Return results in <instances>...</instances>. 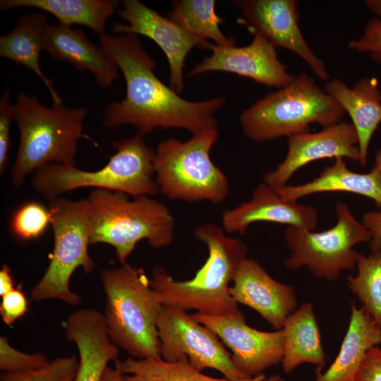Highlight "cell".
Wrapping results in <instances>:
<instances>
[{
    "instance_id": "6da1fadb",
    "label": "cell",
    "mask_w": 381,
    "mask_h": 381,
    "mask_svg": "<svg viewBox=\"0 0 381 381\" xmlns=\"http://www.w3.org/2000/svg\"><path fill=\"white\" fill-rule=\"evenodd\" d=\"M99 41L105 54L122 72L126 85L125 98L107 106L105 127L129 124L145 135L157 128L186 129L192 135L217 128L214 115L225 104V97L200 102L181 97L157 76L156 62L136 35L105 33Z\"/></svg>"
},
{
    "instance_id": "7a4b0ae2",
    "label": "cell",
    "mask_w": 381,
    "mask_h": 381,
    "mask_svg": "<svg viewBox=\"0 0 381 381\" xmlns=\"http://www.w3.org/2000/svg\"><path fill=\"white\" fill-rule=\"evenodd\" d=\"M195 237L204 243L208 257L195 276L184 281L174 280L161 266L155 267L150 279L151 287L162 305L212 316L231 315L239 311L230 292L248 248L240 239L227 236L224 229L212 223L197 226Z\"/></svg>"
},
{
    "instance_id": "3957f363",
    "label": "cell",
    "mask_w": 381,
    "mask_h": 381,
    "mask_svg": "<svg viewBox=\"0 0 381 381\" xmlns=\"http://www.w3.org/2000/svg\"><path fill=\"white\" fill-rule=\"evenodd\" d=\"M103 313L111 341L132 358H161L157 321L162 307L142 268L126 265L104 270Z\"/></svg>"
},
{
    "instance_id": "277c9868",
    "label": "cell",
    "mask_w": 381,
    "mask_h": 381,
    "mask_svg": "<svg viewBox=\"0 0 381 381\" xmlns=\"http://www.w3.org/2000/svg\"><path fill=\"white\" fill-rule=\"evenodd\" d=\"M20 135L12 183L20 186L33 171L50 164L75 165L78 145L83 135L85 107L63 104L48 107L34 96L20 92L14 104Z\"/></svg>"
},
{
    "instance_id": "5b68a950",
    "label": "cell",
    "mask_w": 381,
    "mask_h": 381,
    "mask_svg": "<svg viewBox=\"0 0 381 381\" xmlns=\"http://www.w3.org/2000/svg\"><path fill=\"white\" fill-rule=\"evenodd\" d=\"M145 136L138 131L132 137L114 142L116 152L97 171L50 164L35 171L32 185L49 201L85 187L121 192L133 198L155 195L159 192L154 179L155 150L147 145Z\"/></svg>"
},
{
    "instance_id": "8992f818",
    "label": "cell",
    "mask_w": 381,
    "mask_h": 381,
    "mask_svg": "<svg viewBox=\"0 0 381 381\" xmlns=\"http://www.w3.org/2000/svg\"><path fill=\"white\" fill-rule=\"evenodd\" d=\"M90 220V244L113 246L122 265L144 239L153 248L169 245L175 221L162 202L150 196L129 198L128 195L93 189L87 198Z\"/></svg>"
},
{
    "instance_id": "52a82bcc",
    "label": "cell",
    "mask_w": 381,
    "mask_h": 381,
    "mask_svg": "<svg viewBox=\"0 0 381 381\" xmlns=\"http://www.w3.org/2000/svg\"><path fill=\"white\" fill-rule=\"evenodd\" d=\"M345 114L312 77L301 73L257 100L241 113L239 121L246 137L265 142L309 132L312 123L326 127L339 123Z\"/></svg>"
},
{
    "instance_id": "ba28073f",
    "label": "cell",
    "mask_w": 381,
    "mask_h": 381,
    "mask_svg": "<svg viewBox=\"0 0 381 381\" xmlns=\"http://www.w3.org/2000/svg\"><path fill=\"white\" fill-rule=\"evenodd\" d=\"M218 138L216 128L193 134L184 142L176 138L162 141L154 160L159 191L170 200L224 202L229 192V183L210 156Z\"/></svg>"
},
{
    "instance_id": "9c48e42d",
    "label": "cell",
    "mask_w": 381,
    "mask_h": 381,
    "mask_svg": "<svg viewBox=\"0 0 381 381\" xmlns=\"http://www.w3.org/2000/svg\"><path fill=\"white\" fill-rule=\"evenodd\" d=\"M54 250L44 274L32 288L34 301L54 299L76 306L81 297L70 289L71 276L82 267L90 273L95 262L88 253L90 220L87 199L70 200L59 197L50 200Z\"/></svg>"
},
{
    "instance_id": "30bf717a",
    "label": "cell",
    "mask_w": 381,
    "mask_h": 381,
    "mask_svg": "<svg viewBox=\"0 0 381 381\" xmlns=\"http://www.w3.org/2000/svg\"><path fill=\"white\" fill-rule=\"evenodd\" d=\"M334 210L337 222L325 231L286 227L284 238L291 251L284 262L287 269L306 267L315 277L334 282L342 270L356 266L361 253L353 246L369 243L372 233L353 216L346 203L337 201Z\"/></svg>"
},
{
    "instance_id": "8fae6325",
    "label": "cell",
    "mask_w": 381,
    "mask_h": 381,
    "mask_svg": "<svg viewBox=\"0 0 381 381\" xmlns=\"http://www.w3.org/2000/svg\"><path fill=\"white\" fill-rule=\"evenodd\" d=\"M161 357L175 361L183 356L197 370L215 369L225 378L241 381L249 378L236 368L229 353L217 335L196 321L187 311L162 305L158 321Z\"/></svg>"
},
{
    "instance_id": "7c38bea8",
    "label": "cell",
    "mask_w": 381,
    "mask_h": 381,
    "mask_svg": "<svg viewBox=\"0 0 381 381\" xmlns=\"http://www.w3.org/2000/svg\"><path fill=\"white\" fill-rule=\"evenodd\" d=\"M192 317L213 331L231 349L234 365L246 377L262 374L266 369L282 362L284 348L282 329L274 332L254 329L246 324L240 310L223 316L196 312Z\"/></svg>"
},
{
    "instance_id": "4fadbf2b",
    "label": "cell",
    "mask_w": 381,
    "mask_h": 381,
    "mask_svg": "<svg viewBox=\"0 0 381 381\" xmlns=\"http://www.w3.org/2000/svg\"><path fill=\"white\" fill-rule=\"evenodd\" d=\"M121 4L118 13L127 23H115L112 32L143 35L154 41L167 59L170 87L179 95L182 93L186 56L193 47H202L207 40L186 32L138 0H124Z\"/></svg>"
},
{
    "instance_id": "5bb4252c",
    "label": "cell",
    "mask_w": 381,
    "mask_h": 381,
    "mask_svg": "<svg viewBox=\"0 0 381 381\" xmlns=\"http://www.w3.org/2000/svg\"><path fill=\"white\" fill-rule=\"evenodd\" d=\"M253 30L265 37L276 49L298 55L322 80L329 78L325 64L308 44L298 24L295 0H238L234 1Z\"/></svg>"
},
{
    "instance_id": "9a60e30c",
    "label": "cell",
    "mask_w": 381,
    "mask_h": 381,
    "mask_svg": "<svg viewBox=\"0 0 381 381\" xmlns=\"http://www.w3.org/2000/svg\"><path fill=\"white\" fill-rule=\"evenodd\" d=\"M253 35L250 44L243 47H221L206 41L202 47L211 54L196 64L188 76L224 71L277 89L291 83L295 75L279 59L276 48L260 34L253 32Z\"/></svg>"
},
{
    "instance_id": "2e32d148",
    "label": "cell",
    "mask_w": 381,
    "mask_h": 381,
    "mask_svg": "<svg viewBox=\"0 0 381 381\" xmlns=\"http://www.w3.org/2000/svg\"><path fill=\"white\" fill-rule=\"evenodd\" d=\"M325 158L359 160L358 139L351 123L322 127L315 133H303L288 137L284 159L272 171L265 174L263 182L273 188L287 185L296 171L308 163Z\"/></svg>"
},
{
    "instance_id": "e0dca14e",
    "label": "cell",
    "mask_w": 381,
    "mask_h": 381,
    "mask_svg": "<svg viewBox=\"0 0 381 381\" xmlns=\"http://www.w3.org/2000/svg\"><path fill=\"white\" fill-rule=\"evenodd\" d=\"M230 292L237 303L258 312L276 330L283 328L297 307L294 287L273 279L252 258H246L240 264Z\"/></svg>"
},
{
    "instance_id": "ac0fdd59",
    "label": "cell",
    "mask_w": 381,
    "mask_h": 381,
    "mask_svg": "<svg viewBox=\"0 0 381 381\" xmlns=\"http://www.w3.org/2000/svg\"><path fill=\"white\" fill-rule=\"evenodd\" d=\"M318 210L311 205L287 200L264 182L259 183L251 198L222 215L226 233L244 234L250 225L268 222L313 231L317 225Z\"/></svg>"
},
{
    "instance_id": "d6986e66",
    "label": "cell",
    "mask_w": 381,
    "mask_h": 381,
    "mask_svg": "<svg viewBox=\"0 0 381 381\" xmlns=\"http://www.w3.org/2000/svg\"><path fill=\"white\" fill-rule=\"evenodd\" d=\"M66 339L75 343L79 366L75 381H101L111 361L117 360L118 346L108 334L103 313L92 308H81L67 318Z\"/></svg>"
},
{
    "instance_id": "ffe728a7",
    "label": "cell",
    "mask_w": 381,
    "mask_h": 381,
    "mask_svg": "<svg viewBox=\"0 0 381 381\" xmlns=\"http://www.w3.org/2000/svg\"><path fill=\"white\" fill-rule=\"evenodd\" d=\"M44 47L54 59L90 72L102 88L110 87L119 76L117 66L81 30L47 23Z\"/></svg>"
},
{
    "instance_id": "44dd1931",
    "label": "cell",
    "mask_w": 381,
    "mask_h": 381,
    "mask_svg": "<svg viewBox=\"0 0 381 381\" xmlns=\"http://www.w3.org/2000/svg\"><path fill=\"white\" fill-rule=\"evenodd\" d=\"M324 90L348 113L358 135L360 165L367 164L370 140L381 123V90L375 78L364 77L349 87L339 78Z\"/></svg>"
},
{
    "instance_id": "7402d4cb",
    "label": "cell",
    "mask_w": 381,
    "mask_h": 381,
    "mask_svg": "<svg viewBox=\"0 0 381 381\" xmlns=\"http://www.w3.org/2000/svg\"><path fill=\"white\" fill-rule=\"evenodd\" d=\"M289 200L325 192H346L362 195L374 201L381 212V173L373 167L368 173L349 169L343 158H337L325 167L313 180L298 185H285L274 188Z\"/></svg>"
},
{
    "instance_id": "603a6c76",
    "label": "cell",
    "mask_w": 381,
    "mask_h": 381,
    "mask_svg": "<svg viewBox=\"0 0 381 381\" xmlns=\"http://www.w3.org/2000/svg\"><path fill=\"white\" fill-rule=\"evenodd\" d=\"M381 344V325L361 306L351 305L350 320L339 352L325 372L317 368L315 381H354L367 352Z\"/></svg>"
},
{
    "instance_id": "cb8c5ba5",
    "label": "cell",
    "mask_w": 381,
    "mask_h": 381,
    "mask_svg": "<svg viewBox=\"0 0 381 381\" xmlns=\"http://www.w3.org/2000/svg\"><path fill=\"white\" fill-rule=\"evenodd\" d=\"M47 25L46 16L39 12L21 16L14 28L0 37V56L28 68L44 83L53 104H63L54 86V82L42 72L40 55L44 47V34Z\"/></svg>"
},
{
    "instance_id": "d4e9b609",
    "label": "cell",
    "mask_w": 381,
    "mask_h": 381,
    "mask_svg": "<svg viewBox=\"0 0 381 381\" xmlns=\"http://www.w3.org/2000/svg\"><path fill=\"white\" fill-rule=\"evenodd\" d=\"M282 330L284 348L281 363L286 373L304 363L323 368L326 364L325 353L310 303H302L296 309L286 320Z\"/></svg>"
},
{
    "instance_id": "484cf974",
    "label": "cell",
    "mask_w": 381,
    "mask_h": 381,
    "mask_svg": "<svg viewBox=\"0 0 381 381\" xmlns=\"http://www.w3.org/2000/svg\"><path fill=\"white\" fill-rule=\"evenodd\" d=\"M119 6L115 0H1L0 9L28 7L54 16L59 24L71 27L80 25L100 35L105 34L107 20Z\"/></svg>"
},
{
    "instance_id": "4316f807",
    "label": "cell",
    "mask_w": 381,
    "mask_h": 381,
    "mask_svg": "<svg viewBox=\"0 0 381 381\" xmlns=\"http://www.w3.org/2000/svg\"><path fill=\"white\" fill-rule=\"evenodd\" d=\"M215 4L214 0L173 1L168 18L186 32L211 40L218 46H234V39L226 37L220 29L224 20L216 13Z\"/></svg>"
},
{
    "instance_id": "83f0119b",
    "label": "cell",
    "mask_w": 381,
    "mask_h": 381,
    "mask_svg": "<svg viewBox=\"0 0 381 381\" xmlns=\"http://www.w3.org/2000/svg\"><path fill=\"white\" fill-rule=\"evenodd\" d=\"M115 363L123 374H128L123 375L124 381H232L202 374L186 356L171 362L162 358L128 357L123 361L116 360Z\"/></svg>"
},
{
    "instance_id": "f1b7e54d",
    "label": "cell",
    "mask_w": 381,
    "mask_h": 381,
    "mask_svg": "<svg viewBox=\"0 0 381 381\" xmlns=\"http://www.w3.org/2000/svg\"><path fill=\"white\" fill-rule=\"evenodd\" d=\"M356 266L358 273L347 277L348 286L361 306L381 325V251L368 256L361 253Z\"/></svg>"
},
{
    "instance_id": "f546056e",
    "label": "cell",
    "mask_w": 381,
    "mask_h": 381,
    "mask_svg": "<svg viewBox=\"0 0 381 381\" xmlns=\"http://www.w3.org/2000/svg\"><path fill=\"white\" fill-rule=\"evenodd\" d=\"M49 208L37 202H28L18 207L11 219L13 234L20 240L30 241L41 236L51 225Z\"/></svg>"
},
{
    "instance_id": "4dcf8cb0",
    "label": "cell",
    "mask_w": 381,
    "mask_h": 381,
    "mask_svg": "<svg viewBox=\"0 0 381 381\" xmlns=\"http://www.w3.org/2000/svg\"><path fill=\"white\" fill-rule=\"evenodd\" d=\"M78 366L75 356L60 357L37 370L3 373L1 381H75Z\"/></svg>"
},
{
    "instance_id": "1f68e13d",
    "label": "cell",
    "mask_w": 381,
    "mask_h": 381,
    "mask_svg": "<svg viewBox=\"0 0 381 381\" xmlns=\"http://www.w3.org/2000/svg\"><path fill=\"white\" fill-rule=\"evenodd\" d=\"M50 361L42 353H27L13 348L5 336L0 337V369L4 373L37 370Z\"/></svg>"
},
{
    "instance_id": "d6a6232c",
    "label": "cell",
    "mask_w": 381,
    "mask_h": 381,
    "mask_svg": "<svg viewBox=\"0 0 381 381\" xmlns=\"http://www.w3.org/2000/svg\"><path fill=\"white\" fill-rule=\"evenodd\" d=\"M349 48L368 54L373 61L381 64V20L377 18L369 20L361 36L349 42Z\"/></svg>"
},
{
    "instance_id": "836d02e7",
    "label": "cell",
    "mask_w": 381,
    "mask_h": 381,
    "mask_svg": "<svg viewBox=\"0 0 381 381\" xmlns=\"http://www.w3.org/2000/svg\"><path fill=\"white\" fill-rule=\"evenodd\" d=\"M15 121L14 104L11 102L10 90L6 89L0 99V173L7 166L11 149V125Z\"/></svg>"
},
{
    "instance_id": "e575fe53",
    "label": "cell",
    "mask_w": 381,
    "mask_h": 381,
    "mask_svg": "<svg viewBox=\"0 0 381 381\" xmlns=\"http://www.w3.org/2000/svg\"><path fill=\"white\" fill-rule=\"evenodd\" d=\"M28 299L22 291L21 287L13 289L1 296L0 315L2 320L8 325L13 324L26 314L28 310Z\"/></svg>"
},
{
    "instance_id": "d590c367",
    "label": "cell",
    "mask_w": 381,
    "mask_h": 381,
    "mask_svg": "<svg viewBox=\"0 0 381 381\" xmlns=\"http://www.w3.org/2000/svg\"><path fill=\"white\" fill-rule=\"evenodd\" d=\"M354 381H381V349L379 347H373L367 352Z\"/></svg>"
},
{
    "instance_id": "8d00e7d4",
    "label": "cell",
    "mask_w": 381,
    "mask_h": 381,
    "mask_svg": "<svg viewBox=\"0 0 381 381\" xmlns=\"http://www.w3.org/2000/svg\"><path fill=\"white\" fill-rule=\"evenodd\" d=\"M362 222L372 233V238L369 242L371 253L381 251V212L379 211L365 212Z\"/></svg>"
},
{
    "instance_id": "74e56055",
    "label": "cell",
    "mask_w": 381,
    "mask_h": 381,
    "mask_svg": "<svg viewBox=\"0 0 381 381\" xmlns=\"http://www.w3.org/2000/svg\"><path fill=\"white\" fill-rule=\"evenodd\" d=\"M15 289L14 281L10 267L4 265L0 270V296L1 297Z\"/></svg>"
},
{
    "instance_id": "f35d334b",
    "label": "cell",
    "mask_w": 381,
    "mask_h": 381,
    "mask_svg": "<svg viewBox=\"0 0 381 381\" xmlns=\"http://www.w3.org/2000/svg\"><path fill=\"white\" fill-rule=\"evenodd\" d=\"M123 375L124 374L115 363V366L114 368L109 365L107 367L103 373L101 381H124Z\"/></svg>"
},
{
    "instance_id": "ab89813d",
    "label": "cell",
    "mask_w": 381,
    "mask_h": 381,
    "mask_svg": "<svg viewBox=\"0 0 381 381\" xmlns=\"http://www.w3.org/2000/svg\"><path fill=\"white\" fill-rule=\"evenodd\" d=\"M366 7L378 17H381V0H367Z\"/></svg>"
},
{
    "instance_id": "60d3db41",
    "label": "cell",
    "mask_w": 381,
    "mask_h": 381,
    "mask_svg": "<svg viewBox=\"0 0 381 381\" xmlns=\"http://www.w3.org/2000/svg\"><path fill=\"white\" fill-rule=\"evenodd\" d=\"M245 381H285L280 375H273L268 377L262 373L258 376L250 377Z\"/></svg>"
},
{
    "instance_id": "b9f144b4",
    "label": "cell",
    "mask_w": 381,
    "mask_h": 381,
    "mask_svg": "<svg viewBox=\"0 0 381 381\" xmlns=\"http://www.w3.org/2000/svg\"><path fill=\"white\" fill-rule=\"evenodd\" d=\"M373 167L381 173V148L377 150L375 154V163Z\"/></svg>"
}]
</instances>
